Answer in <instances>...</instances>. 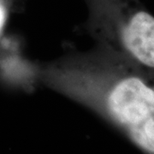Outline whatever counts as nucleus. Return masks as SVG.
Segmentation results:
<instances>
[{
  "label": "nucleus",
  "instance_id": "obj_2",
  "mask_svg": "<svg viewBox=\"0 0 154 154\" xmlns=\"http://www.w3.org/2000/svg\"><path fill=\"white\" fill-rule=\"evenodd\" d=\"M98 46L154 75V16L140 0H85Z\"/></svg>",
  "mask_w": 154,
  "mask_h": 154
},
{
  "label": "nucleus",
  "instance_id": "obj_1",
  "mask_svg": "<svg viewBox=\"0 0 154 154\" xmlns=\"http://www.w3.org/2000/svg\"><path fill=\"white\" fill-rule=\"evenodd\" d=\"M38 76L110 123L142 153L154 154V75L97 46L44 64Z\"/></svg>",
  "mask_w": 154,
  "mask_h": 154
},
{
  "label": "nucleus",
  "instance_id": "obj_3",
  "mask_svg": "<svg viewBox=\"0 0 154 154\" xmlns=\"http://www.w3.org/2000/svg\"><path fill=\"white\" fill-rule=\"evenodd\" d=\"M5 20V8L3 5L2 1L0 0V31L3 28Z\"/></svg>",
  "mask_w": 154,
  "mask_h": 154
}]
</instances>
